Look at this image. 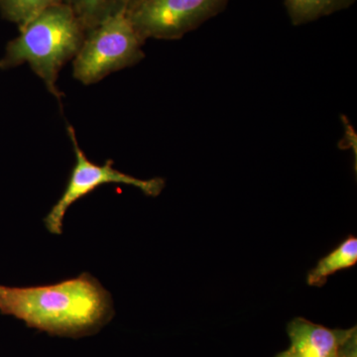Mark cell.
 Listing matches in <instances>:
<instances>
[{
    "label": "cell",
    "instance_id": "1",
    "mask_svg": "<svg viewBox=\"0 0 357 357\" xmlns=\"http://www.w3.org/2000/svg\"><path fill=\"white\" fill-rule=\"evenodd\" d=\"M0 312L56 335H79L112 314L109 294L89 274L39 287L0 285Z\"/></svg>",
    "mask_w": 357,
    "mask_h": 357
},
{
    "label": "cell",
    "instance_id": "2",
    "mask_svg": "<svg viewBox=\"0 0 357 357\" xmlns=\"http://www.w3.org/2000/svg\"><path fill=\"white\" fill-rule=\"evenodd\" d=\"M86 34L84 26L64 2L48 7L20 27V35L7 44L0 70L27 63L61 105L64 93L57 86L59 74L76 58Z\"/></svg>",
    "mask_w": 357,
    "mask_h": 357
},
{
    "label": "cell",
    "instance_id": "3",
    "mask_svg": "<svg viewBox=\"0 0 357 357\" xmlns=\"http://www.w3.org/2000/svg\"><path fill=\"white\" fill-rule=\"evenodd\" d=\"M144 44L126 13L112 16L86 34L73 60V76L86 86L98 83L112 73L141 62L145 58Z\"/></svg>",
    "mask_w": 357,
    "mask_h": 357
},
{
    "label": "cell",
    "instance_id": "4",
    "mask_svg": "<svg viewBox=\"0 0 357 357\" xmlns=\"http://www.w3.org/2000/svg\"><path fill=\"white\" fill-rule=\"evenodd\" d=\"M230 0H142L128 16L143 41L178 40L227 8Z\"/></svg>",
    "mask_w": 357,
    "mask_h": 357
},
{
    "label": "cell",
    "instance_id": "5",
    "mask_svg": "<svg viewBox=\"0 0 357 357\" xmlns=\"http://www.w3.org/2000/svg\"><path fill=\"white\" fill-rule=\"evenodd\" d=\"M68 134L73 144L76 163L70 173L69 182L60 199L49 211L44 222L47 229L53 234H62L63 222L66 213L73 204L86 195L91 194L98 187L107 184H123L132 185L149 197H157L163 191L165 181L162 178L142 180L122 173L114 168V162L107 160L103 165H98L89 161L77 142L76 130L68 126Z\"/></svg>",
    "mask_w": 357,
    "mask_h": 357
},
{
    "label": "cell",
    "instance_id": "6",
    "mask_svg": "<svg viewBox=\"0 0 357 357\" xmlns=\"http://www.w3.org/2000/svg\"><path fill=\"white\" fill-rule=\"evenodd\" d=\"M351 330H331L303 318L288 326L291 347L295 357H340L342 344Z\"/></svg>",
    "mask_w": 357,
    "mask_h": 357
},
{
    "label": "cell",
    "instance_id": "7",
    "mask_svg": "<svg viewBox=\"0 0 357 357\" xmlns=\"http://www.w3.org/2000/svg\"><path fill=\"white\" fill-rule=\"evenodd\" d=\"M356 262L357 239L356 237L349 236L330 255L319 260L317 266L307 275V284L314 287H321L331 275L351 268Z\"/></svg>",
    "mask_w": 357,
    "mask_h": 357
},
{
    "label": "cell",
    "instance_id": "8",
    "mask_svg": "<svg viewBox=\"0 0 357 357\" xmlns=\"http://www.w3.org/2000/svg\"><path fill=\"white\" fill-rule=\"evenodd\" d=\"M356 0H284L294 26L307 24L349 8Z\"/></svg>",
    "mask_w": 357,
    "mask_h": 357
},
{
    "label": "cell",
    "instance_id": "9",
    "mask_svg": "<svg viewBox=\"0 0 357 357\" xmlns=\"http://www.w3.org/2000/svg\"><path fill=\"white\" fill-rule=\"evenodd\" d=\"M76 14L86 31L112 16L126 13L128 0H63Z\"/></svg>",
    "mask_w": 357,
    "mask_h": 357
},
{
    "label": "cell",
    "instance_id": "10",
    "mask_svg": "<svg viewBox=\"0 0 357 357\" xmlns=\"http://www.w3.org/2000/svg\"><path fill=\"white\" fill-rule=\"evenodd\" d=\"M63 3V0H0V13L9 22L21 27L48 7Z\"/></svg>",
    "mask_w": 357,
    "mask_h": 357
},
{
    "label": "cell",
    "instance_id": "11",
    "mask_svg": "<svg viewBox=\"0 0 357 357\" xmlns=\"http://www.w3.org/2000/svg\"><path fill=\"white\" fill-rule=\"evenodd\" d=\"M356 344V328H354L345 338L340 357H357Z\"/></svg>",
    "mask_w": 357,
    "mask_h": 357
},
{
    "label": "cell",
    "instance_id": "12",
    "mask_svg": "<svg viewBox=\"0 0 357 357\" xmlns=\"http://www.w3.org/2000/svg\"><path fill=\"white\" fill-rule=\"evenodd\" d=\"M140 1H142V0H128V9H126V13H128V11H130L131 9L133 8V7L137 6V4L139 3Z\"/></svg>",
    "mask_w": 357,
    "mask_h": 357
},
{
    "label": "cell",
    "instance_id": "13",
    "mask_svg": "<svg viewBox=\"0 0 357 357\" xmlns=\"http://www.w3.org/2000/svg\"><path fill=\"white\" fill-rule=\"evenodd\" d=\"M276 357H295V356H294L293 354H291L290 351H286L284 352H281V354H279L278 356H277Z\"/></svg>",
    "mask_w": 357,
    "mask_h": 357
}]
</instances>
